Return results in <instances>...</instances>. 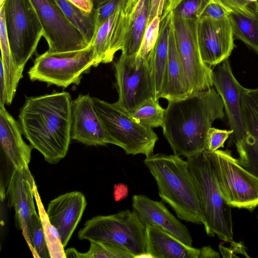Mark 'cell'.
I'll return each mask as SVG.
<instances>
[{
    "instance_id": "obj_1",
    "label": "cell",
    "mask_w": 258,
    "mask_h": 258,
    "mask_svg": "<svg viewBox=\"0 0 258 258\" xmlns=\"http://www.w3.org/2000/svg\"><path fill=\"white\" fill-rule=\"evenodd\" d=\"M72 100L67 92L26 97L18 121L23 134L49 164L66 156L71 138Z\"/></svg>"
},
{
    "instance_id": "obj_22",
    "label": "cell",
    "mask_w": 258,
    "mask_h": 258,
    "mask_svg": "<svg viewBox=\"0 0 258 258\" xmlns=\"http://www.w3.org/2000/svg\"><path fill=\"white\" fill-rule=\"evenodd\" d=\"M148 257L199 258L200 248H196L178 240L161 229L146 227Z\"/></svg>"
},
{
    "instance_id": "obj_5",
    "label": "cell",
    "mask_w": 258,
    "mask_h": 258,
    "mask_svg": "<svg viewBox=\"0 0 258 258\" xmlns=\"http://www.w3.org/2000/svg\"><path fill=\"white\" fill-rule=\"evenodd\" d=\"M78 237L80 240L116 245L134 254L135 258L147 257L146 226L134 209L92 218L79 230Z\"/></svg>"
},
{
    "instance_id": "obj_13",
    "label": "cell",
    "mask_w": 258,
    "mask_h": 258,
    "mask_svg": "<svg viewBox=\"0 0 258 258\" xmlns=\"http://www.w3.org/2000/svg\"><path fill=\"white\" fill-rule=\"evenodd\" d=\"M136 0H123L114 13L96 32L91 43L97 67L111 62L114 54L123 48Z\"/></svg>"
},
{
    "instance_id": "obj_12",
    "label": "cell",
    "mask_w": 258,
    "mask_h": 258,
    "mask_svg": "<svg viewBox=\"0 0 258 258\" xmlns=\"http://www.w3.org/2000/svg\"><path fill=\"white\" fill-rule=\"evenodd\" d=\"M43 30L51 53L76 51L90 45L67 17L55 0H30Z\"/></svg>"
},
{
    "instance_id": "obj_44",
    "label": "cell",
    "mask_w": 258,
    "mask_h": 258,
    "mask_svg": "<svg viewBox=\"0 0 258 258\" xmlns=\"http://www.w3.org/2000/svg\"><path fill=\"white\" fill-rule=\"evenodd\" d=\"M181 1V0H166L161 18L165 16L173 11Z\"/></svg>"
},
{
    "instance_id": "obj_10",
    "label": "cell",
    "mask_w": 258,
    "mask_h": 258,
    "mask_svg": "<svg viewBox=\"0 0 258 258\" xmlns=\"http://www.w3.org/2000/svg\"><path fill=\"white\" fill-rule=\"evenodd\" d=\"M176 48L189 95L213 86V69L201 55L197 37V19H187L173 15Z\"/></svg>"
},
{
    "instance_id": "obj_26",
    "label": "cell",
    "mask_w": 258,
    "mask_h": 258,
    "mask_svg": "<svg viewBox=\"0 0 258 258\" xmlns=\"http://www.w3.org/2000/svg\"><path fill=\"white\" fill-rule=\"evenodd\" d=\"M0 45L1 62L3 64L6 81L7 105H10L13 101L18 83L22 77L18 74L13 62L7 36L3 6H0Z\"/></svg>"
},
{
    "instance_id": "obj_23",
    "label": "cell",
    "mask_w": 258,
    "mask_h": 258,
    "mask_svg": "<svg viewBox=\"0 0 258 258\" xmlns=\"http://www.w3.org/2000/svg\"><path fill=\"white\" fill-rule=\"evenodd\" d=\"M172 19V11L161 18L157 40L146 58L150 68L154 97L157 100L161 98L165 81L168 56L169 33Z\"/></svg>"
},
{
    "instance_id": "obj_43",
    "label": "cell",
    "mask_w": 258,
    "mask_h": 258,
    "mask_svg": "<svg viewBox=\"0 0 258 258\" xmlns=\"http://www.w3.org/2000/svg\"><path fill=\"white\" fill-rule=\"evenodd\" d=\"M219 253L210 246H205L200 248L199 258H219Z\"/></svg>"
},
{
    "instance_id": "obj_41",
    "label": "cell",
    "mask_w": 258,
    "mask_h": 258,
    "mask_svg": "<svg viewBox=\"0 0 258 258\" xmlns=\"http://www.w3.org/2000/svg\"><path fill=\"white\" fill-rule=\"evenodd\" d=\"M7 104L6 86L5 74L2 63L0 65V106Z\"/></svg>"
},
{
    "instance_id": "obj_34",
    "label": "cell",
    "mask_w": 258,
    "mask_h": 258,
    "mask_svg": "<svg viewBox=\"0 0 258 258\" xmlns=\"http://www.w3.org/2000/svg\"><path fill=\"white\" fill-rule=\"evenodd\" d=\"M212 0H181L172 11L175 16L198 20Z\"/></svg>"
},
{
    "instance_id": "obj_24",
    "label": "cell",
    "mask_w": 258,
    "mask_h": 258,
    "mask_svg": "<svg viewBox=\"0 0 258 258\" xmlns=\"http://www.w3.org/2000/svg\"><path fill=\"white\" fill-rule=\"evenodd\" d=\"M188 95L187 87L176 48L172 22L169 33L168 60L161 98L169 101L181 99Z\"/></svg>"
},
{
    "instance_id": "obj_7",
    "label": "cell",
    "mask_w": 258,
    "mask_h": 258,
    "mask_svg": "<svg viewBox=\"0 0 258 258\" xmlns=\"http://www.w3.org/2000/svg\"><path fill=\"white\" fill-rule=\"evenodd\" d=\"M203 153L209 160L220 192L231 207L253 210L258 206V177L243 167L237 159L223 150Z\"/></svg>"
},
{
    "instance_id": "obj_3",
    "label": "cell",
    "mask_w": 258,
    "mask_h": 258,
    "mask_svg": "<svg viewBox=\"0 0 258 258\" xmlns=\"http://www.w3.org/2000/svg\"><path fill=\"white\" fill-rule=\"evenodd\" d=\"M144 163L154 177L162 201L181 220L203 224L197 187L187 161L179 156L158 153Z\"/></svg>"
},
{
    "instance_id": "obj_48",
    "label": "cell",
    "mask_w": 258,
    "mask_h": 258,
    "mask_svg": "<svg viewBox=\"0 0 258 258\" xmlns=\"http://www.w3.org/2000/svg\"><path fill=\"white\" fill-rule=\"evenodd\" d=\"M5 0H0V6L3 5Z\"/></svg>"
},
{
    "instance_id": "obj_45",
    "label": "cell",
    "mask_w": 258,
    "mask_h": 258,
    "mask_svg": "<svg viewBox=\"0 0 258 258\" xmlns=\"http://www.w3.org/2000/svg\"><path fill=\"white\" fill-rule=\"evenodd\" d=\"M219 248L223 257H237L234 254L233 249H230L222 245H220Z\"/></svg>"
},
{
    "instance_id": "obj_36",
    "label": "cell",
    "mask_w": 258,
    "mask_h": 258,
    "mask_svg": "<svg viewBox=\"0 0 258 258\" xmlns=\"http://www.w3.org/2000/svg\"><path fill=\"white\" fill-rule=\"evenodd\" d=\"M220 3L230 12L238 13L249 17L258 14V2L249 3L246 0H214Z\"/></svg>"
},
{
    "instance_id": "obj_4",
    "label": "cell",
    "mask_w": 258,
    "mask_h": 258,
    "mask_svg": "<svg viewBox=\"0 0 258 258\" xmlns=\"http://www.w3.org/2000/svg\"><path fill=\"white\" fill-rule=\"evenodd\" d=\"M198 191L203 224L208 235L233 241L231 207L219 190L211 164L202 153L186 160Z\"/></svg>"
},
{
    "instance_id": "obj_25",
    "label": "cell",
    "mask_w": 258,
    "mask_h": 258,
    "mask_svg": "<svg viewBox=\"0 0 258 258\" xmlns=\"http://www.w3.org/2000/svg\"><path fill=\"white\" fill-rule=\"evenodd\" d=\"M151 0H136L121 54L136 55L148 26Z\"/></svg>"
},
{
    "instance_id": "obj_31",
    "label": "cell",
    "mask_w": 258,
    "mask_h": 258,
    "mask_svg": "<svg viewBox=\"0 0 258 258\" xmlns=\"http://www.w3.org/2000/svg\"><path fill=\"white\" fill-rule=\"evenodd\" d=\"M85 253L79 252V258H135L134 254L116 245L99 241H90Z\"/></svg>"
},
{
    "instance_id": "obj_40",
    "label": "cell",
    "mask_w": 258,
    "mask_h": 258,
    "mask_svg": "<svg viewBox=\"0 0 258 258\" xmlns=\"http://www.w3.org/2000/svg\"><path fill=\"white\" fill-rule=\"evenodd\" d=\"M128 194L127 185L124 183H117L114 185L113 197L116 202H120L125 199Z\"/></svg>"
},
{
    "instance_id": "obj_6",
    "label": "cell",
    "mask_w": 258,
    "mask_h": 258,
    "mask_svg": "<svg viewBox=\"0 0 258 258\" xmlns=\"http://www.w3.org/2000/svg\"><path fill=\"white\" fill-rule=\"evenodd\" d=\"M95 110L111 144L122 148L127 155L153 154L158 137L153 128L134 119L116 103L93 98Z\"/></svg>"
},
{
    "instance_id": "obj_29",
    "label": "cell",
    "mask_w": 258,
    "mask_h": 258,
    "mask_svg": "<svg viewBox=\"0 0 258 258\" xmlns=\"http://www.w3.org/2000/svg\"><path fill=\"white\" fill-rule=\"evenodd\" d=\"M34 195L38 215L42 224L50 258H66L64 247L62 244L59 233L49 221L38 191L36 184L34 186Z\"/></svg>"
},
{
    "instance_id": "obj_42",
    "label": "cell",
    "mask_w": 258,
    "mask_h": 258,
    "mask_svg": "<svg viewBox=\"0 0 258 258\" xmlns=\"http://www.w3.org/2000/svg\"><path fill=\"white\" fill-rule=\"evenodd\" d=\"M84 11L90 12L93 8V0H68Z\"/></svg>"
},
{
    "instance_id": "obj_20",
    "label": "cell",
    "mask_w": 258,
    "mask_h": 258,
    "mask_svg": "<svg viewBox=\"0 0 258 258\" xmlns=\"http://www.w3.org/2000/svg\"><path fill=\"white\" fill-rule=\"evenodd\" d=\"M86 206L85 196L77 191L61 195L49 203L47 215L57 230L64 247L81 220Z\"/></svg>"
},
{
    "instance_id": "obj_39",
    "label": "cell",
    "mask_w": 258,
    "mask_h": 258,
    "mask_svg": "<svg viewBox=\"0 0 258 258\" xmlns=\"http://www.w3.org/2000/svg\"><path fill=\"white\" fill-rule=\"evenodd\" d=\"M166 0H151L150 9L148 25L156 17L161 18Z\"/></svg>"
},
{
    "instance_id": "obj_18",
    "label": "cell",
    "mask_w": 258,
    "mask_h": 258,
    "mask_svg": "<svg viewBox=\"0 0 258 258\" xmlns=\"http://www.w3.org/2000/svg\"><path fill=\"white\" fill-rule=\"evenodd\" d=\"M71 114L72 139L87 146L111 144L90 95H79L72 101Z\"/></svg>"
},
{
    "instance_id": "obj_33",
    "label": "cell",
    "mask_w": 258,
    "mask_h": 258,
    "mask_svg": "<svg viewBox=\"0 0 258 258\" xmlns=\"http://www.w3.org/2000/svg\"><path fill=\"white\" fill-rule=\"evenodd\" d=\"M161 18H154L147 26L143 37L139 49L136 55L138 60H145L154 47L157 40Z\"/></svg>"
},
{
    "instance_id": "obj_38",
    "label": "cell",
    "mask_w": 258,
    "mask_h": 258,
    "mask_svg": "<svg viewBox=\"0 0 258 258\" xmlns=\"http://www.w3.org/2000/svg\"><path fill=\"white\" fill-rule=\"evenodd\" d=\"M230 12L220 3L212 0L205 9L200 18L209 17L221 19L229 17Z\"/></svg>"
},
{
    "instance_id": "obj_8",
    "label": "cell",
    "mask_w": 258,
    "mask_h": 258,
    "mask_svg": "<svg viewBox=\"0 0 258 258\" xmlns=\"http://www.w3.org/2000/svg\"><path fill=\"white\" fill-rule=\"evenodd\" d=\"M2 6L13 62L22 77L26 63L43 35V28L30 0H5Z\"/></svg>"
},
{
    "instance_id": "obj_11",
    "label": "cell",
    "mask_w": 258,
    "mask_h": 258,
    "mask_svg": "<svg viewBox=\"0 0 258 258\" xmlns=\"http://www.w3.org/2000/svg\"><path fill=\"white\" fill-rule=\"evenodd\" d=\"M118 98L115 103L130 114L146 100L154 97L148 60L121 54L114 64Z\"/></svg>"
},
{
    "instance_id": "obj_32",
    "label": "cell",
    "mask_w": 258,
    "mask_h": 258,
    "mask_svg": "<svg viewBox=\"0 0 258 258\" xmlns=\"http://www.w3.org/2000/svg\"><path fill=\"white\" fill-rule=\"evenodd\" d=\"M31 225L33 256L36 258H50L42 224L39 215L36 212L32 216Z\"/></svg>"
},
{
    "instance_id": "obj_15",
    "label": "cell",
    "mask_w": 258,
    "mask_h": 258,
    "mask_svg": "<svg viewBox=\"0 0 258 258\" xmlns=\"http://www.w3.org/2000/svg\"><path fill=\"white\" fill-rule=\"evenodd\" d=\"M35 184L28 165L14 168L6 193L9 206L13 208L15 212L16 226L22 231L32 254L31 220L32 215L36 212L34 202Z\"/></svg>"
},
{
    "instance_id": "obj_28",
    "label": "cell",
    "mask_w": 258,
    "mask_h": 258,
    "mask_svg": "<svg viewBox=\"0 0 258 258\" xmlns=\"http://www.w3.org/2000/svg\"><path fill=\"white\" fill-rule=\"evenodd\" d=\"M229 18L234 39L242 41L258 54V14L249 17L231 12Z\"/></svg>"
},
{
    "instance_id": "obj_30",
    "label": "cell",
    "mask_w": 258,
    "mask_h": 258,
    "mask_svg": "<svg viewBox=\"0 0 258 258\" xmlns=\"http://www.w3.org/2000/svg\"><path fill=\"white\" fill-rule=\"evenodd\" d=\"M165 111V109L160 105L159 100L152 97L145 101L130 115L142 125L153 128L162 127Z\"/></svg>"
},
{
    "instance_id": "obj_9",
    "label": "cell",
    "mask_w": 258,
    "mask_h": 258,
    "mask_svg": "<svg viewBox=\"0 0 258 258\" xmlns=\"http://www.w3.org/2000/svg\"><path fill=\"white\" fill-rule=\"evenodd\" d=\"M94 50L91 44L76 51L51 53L47 51L38 55L28 74L32 81L67 88L80 84L83 74L93 67Z\"/></svg>"
},
{
    "instance_id": "obj_17",
    "label": "cell",
    "mask_w": 258,
    "mask_h": 258,
    "mask_svg": "<svg viewBox=\"0 0 258 258\" xmlns=\"http://www.w3.org/2000/svg\"><path fill=\"white\" fill-rule=\"evenodd\" d=\"M213 86L220 96L234 142L242 137L244 126L241 99L245 87L234 77L229 59L214 67Z\"/></svg>"
},
{
    "instance_id": "obj_47",
    "label": "cell",
    "mask_w": 258,
    "mask_h": 258,
    "mask_svg": "<svg viewBox=\"0 0 258 258\" xmlns=\"http://www.w3.org/2000/svg\"><path fill=\"white\" fill-rule=\"evenodd\" d=\"M247 2L249 3H254L257 2L258 0H246Z\"/></svg>"
},
{
    "instance_id": "obj_35",
    "label": "cell",
    "mask_w": 258,
    "mask_h": 258,
    "mask_svg": "<svg viewBox=\"0 0 258 258\" xmlns=\"http://www.w3.org/2000/svg\"><path fill=\"white\" fill-rule=\"evenodd\" d=\"M123 0H93L96 17V31L115 11Z\"/></svg>"
},
{
    "instance_id": "obj_2",
    "label": "cell",
    "mask_w": 258,
    "mask_h": 258,
    "mask_svg": "<svg viewBox=\"0 0 258 258\" xmlns=\"http://www.w3.org/2000/svg\"><path fill=\"white\" fill-rule=\"evenodd\" d=\"M224 116L222 100L212 87L181 99L169 101L163 133L174 154L191 158L206 150L209 129L215 120L223 119Z\"/></svg>"
},
{
    "instance_id": "obj_14",
    "label": "cell",
    "mask_w": 258,
    "mask_h": 258,
    "mask_svg": "<svg viewBox=\"0 0 258 258\" xmlns=\"http://www.w3.org/2000/svg\"><path fill=\"white\" fill-rule=\"evenodd\" d=\"M197 37L202 59L211 67L228 59L235 46L229 17L221 19L199 18Z\"/></svg>"
},
{
    "instance_id": "obj_27",
    "label": "cell",
    "mask_w": 258,
    "mask_h": 258,
    "mask_svg": "<svg viewBox=\"0 0 258 258\" xmlns=\"http://www.w3.org/2000/svg\"><path fill=\"white\" fill-rule=\"evenodd\" d=\"M73 25L81 33L86 41L91 44L96 32L95 11H83L68 0H55Z\"/></svg>"
},
{
    "instance_id": "obj_37",
    "label": "cell",
    "mask_w": 258,
    "mask_h": 258,
    "mask_svg": "<svg viewBox=\"0 0 258 258\" xmlns=\"http://www.w3.org/2000/svg\"><path fill=\"white\" fill-rule=\"evenodd\" d=\"M232 133V130H220L210 127L206 136V150L214 152L220 148L223 147L224 143Z\"/></svg>"
},
{
    "instance_id": "obj_46",
    "label": "cell",
    "mask_w": 258,
    "mask_h": 258,
    "mask_svg": "<svg viewBox=\"0 0 258 258\" xmlns=\"http://www.w3.org/2000/svg\"><path fill=\"white\" fill-rule=\"evenodd\" d=\"M66 258L77 257L79 258V252L74 248H70L65 250Z\"/></svg>"
},
{
    "instance_id": "obj_19",
    "label": "cell",
    "mask_w": 258,
    "mask_h": 258,
    "mask_svg": "<svg viewBox=\"0 0 258 258\" xmlns=\"http://www.w3.org/2000/svg\"><path fill=\"white\" fill-rule=\"evenodd\" d=\"M132 207L146 227H156L183 243L192 245V239L187 228L162 202L154 201L145 195H135L132 198Z\"/></svg>"
},
{
    "instance_id": "obj_21",
    "label": "cell",
    "mask_w": 258,
    "mask_h": 258,
    "mask_svg": "<svg viewBox=\"0 0 258 258\" xmlns=\"http://www.w3.org/2000/svg\"><path fill=\"white\" fill-rule=\"evenodd\" d=\"M22 131L16 120L6 110L0 106V144L7 161L14 168L29 165L33 148L22 138Z\"/></svg>"
},
{
    "instance_id": "obj_16",
    "label": "cell",
    "mask_w": 258,
    "mask_h": 258,
    "mask_svg": "<svg viewBox=\"0 0 258 258\" xmlns=\"http://www.w3.org/2000/svg\"><path fill=\"white\" fill-rule=\"evenodd\" d=\"M241 104L244 126L242 137L234 142L238 163L258 177V88H245Z\"/></svg>"
}]
</instances>
